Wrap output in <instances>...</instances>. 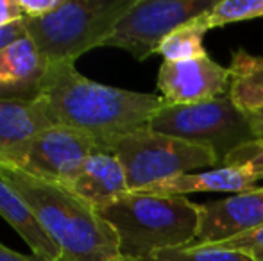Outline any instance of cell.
<instances>
[{
    "label": "cell",
    "instance_id": "cell-1",
    "mask_svg": "<svg viewBox=\"0 0 263 261\" xmlns=\"http://www.w3.org/2000/svg\"><path fill=\"white\" fill-rule=\"evenodd\" d=\"M36 102L52 126H66L106 143L117 136L149 127L165 106L161 95L138 93L95 83L73 63H50Z\"/></svg>",
    "mask_w": 263,
    "mask_h": 261
},
{
    "label": "cell",
    "instance_id": "cell-2",
    "mask_svg": "<svg viewBox=\"0 0 263 261\" xmlns=\"http://www.w3.org/2000/svg\"><path fill=\"white\" fill-rule=\"evenodd\" d=\"M0 175L25 200L61 261H124L115 229L83 197L11 167H0Z\"/></svg>",
    "mask_w": 263,
    "mask_h": 261
},
{
    "label": "cell",
    "instance_id": "cell-3",
    "mask_svg": "<svg viewBox=\"0 0 263 261\" xmlns=\"http://www.w3.org/2000/svg\"><path fill=\"white\" fill-rule=\"evenodd\" d=\"M99 213L117 233L124 261L192 245L199 231V204L186 197L129 192Z\"/></svg>",
    "mask_w": 263,
    "mask_h": 261
},
{
    "label": "cell",
    "instance_id": "cell-4",
    "mask_svg": "<svg viewBox=\"0 0 263 261\" xmlns=\"http://www.w3.org/2000/svg\"><path fill=\"white\" fill-rule=\"evenodd\" d=\"M136 0H63L42 18H25V32L50 63H76L104 47Z\"/></svg>",
    "mask_w": 263,
    "mask_h": 261
},
{
    "label": "cell",
    "instance_id": "cell-5",
    "mask_svg": "<svg viewBox=\"0 0 263 261\" xmlns=\"http://www.w3.org/2000/svg\"><path fill=\"white\" fill-rule=\"evenodd\" d=\"M117 154L127 177L129 192L143 193L163 181L192 170L220 167L217 154L206 147L161 134L149 127L117 136L106 143Z\"/></svg>",
    "mask_w": 263,
    "mask_h": 261
},
{
    "label": "cell",
    "instance_id": "cell-6",
    "mask_svg": "<svg viewBox=\"0 0 263 261\" xmlns=\"http://www.w3.org/2000/svg\"><path fill=\"white\" fill-rule=\"evenodd\" d=\"M149 129L211 149L220 167L233 150L256 139L246 113L229 95L199 104H165L149 122Z\"/></svg>",
    "mask_w": 263,
    "mask_h": 261
},
{
    "label": "cell",
    "instance_id": "cell-7",
    "mask_svg": "<svg viewBox=\"0 0 263 261\" xmlns=\"http://www.w3.org/2000/svg\"><path fill=\"white\" fill-rule=\"evenodd\" d=\"M99 149L104 147L88 132L50 126L11 149L0 167L16 168L34 179L70 186L84 161Z\"/></svg>",
    "mask_w": 263,
    "mask_h": 261
},
{
    "label": "cell",
    "instance_id": "cell-8",
    "mask_svg": "<svg viewBox=\"0 0 263 261\" xmlns=\"http://www.w3.org/2000/svg\"><path fill=\"white\" fill-rule=\"evenodd\" d=\"M215 4L217 0H136L104 47L122 49L136 61H145L170 32L208 13Z\"/></svg>",
    "mask_w": 263,
    "mask_h": 261
},
{
    "label": "cell",
    "instance_id": "cell-9",
    "mask_svg": "<svg viewBox=\"0 0 263 261\" xmlns=\"http://www.w3.org/2000/svg\"><path fill=\"white\" fill-rule=\"evenodd\" d=\"M229 68L210 56L188 61H163L158 72V90L165 104H199L229 95Z\"/></svg>",
    "mask_w": 263,
    "mask_h": 261
},
{
    "label": "cell",
    "instance_id": "cell-10",
    "mask_svg": "<svg viewBox=\"0 0 263 261\" xmlns=\"http://www.w3.org/2000/svg\"><path fill=\"white\" fill-rule=\"evenodd\" d=\"M263 226V186L199 204V231L192 247L217 245Z\"/></svg>",
    "mask_w": 263,
    "mask_h": 261
},
{
    "label": "cell",
    "instance_id": "cell-11",
    "mask_svg": "<svg viewBox=\"0 0 263 261\" xmlns=\"http://www.w3.org/2000/svg\"><path fill=\"white\" fill-rule=\"evenodd\" d=\"M50 61L29 36L0 50V98L36 101Z\"/></svg>",
    "mask_w": 263,
    "mask_h": 261
},
{
    "label": "cell",
    "instance_id": "cell-12",
    "mask_svg": "<svg viewBox=\"0 0 263 261\" xmlns=\"http://www.w3.org/2000/svg\"><path fill=\"white\" fill-rule=\"evenodd\" d=\"M66 188L83 197L97 209L106 208L129 193L124 167L117 154L107 149L95 150L84 161L81 170Z\"/></svg>",
    "mask_w": 263,
    "mask_h": 261
},
{
    "label": "cell",
    "instance_id": "cell-13",
    "mask_svg": "<svg viewBox=\"0 0 263 261\" xmlns=\"http://www.w3.org/2000/svg\"><path fill=\"white\" fill-rule=\"evenodd\" d=\"M256 177L243 167H218L208 172H190L172 177L153 186L143 193L153 195H174L184 197L188 193H202V192H229L242 193L256 188Z\"/></svg>",
    "mask_w": 263,
    "mask_h": 261
},
{
    "label": "cell",
    "instance_id": "cell-14",
    "mask_svg": "<svg viewBox=\"0 0 263 261\" xmlns=\"http://www.w3.org/2000/svg\"><path fill=\"white\" fill-rule=\"evenodd\" d=\"M0 216L24 238L34 256L43 261H61L58 247L36 222L24 198L18 195L9 183L4 181L2 175H0Z\"/></svg>",
    "mask_w": 263,
    "mask_h": 261
},
{
    "label": "cell",
    "instance_id": "cell-15",
    "mask_svg": "<svg viewBox=\"0 0 263 261\" xmlns=\"http://www.w3.org/2000/svg\"><path fill=\"white\" fill-rule=\"evenodd\" d=\"M50 126L36 101L0 98V165L11 149Z\"/></svg>",
    "mask_w": 263,
    "mask_h": 261
},
{
    "label": "cell",
    "instance_id": "cell-16",
    "mask_svg": "<svg viewBox=\"0 0 263 261\" xmlns=\"http://www.w3.org/2000/svg\"><path fill=\"white\" fill-rule=\"evenodd\" d=\"M229 97L243 113L263 108V56L236 50L229 66Z\"/></svg>",
    "mask_w": 263,
    "mask_h": 261
},
{
    "label": "cell",
    "instance_id": "cell-17",
    "mask_svg": "<svg viewBox=\"0 0 263 261\" xmlns=\"http://www.w3.org/2000/svg\"><path fill=\"white\" fill-rule=\"evenodd\" d=\"M204 29L199 25L197 18L188 24L177 27L174 32H170L159 45L158 52L165 61H188L195 59V57H204L208 56L204 45H202V36H204Z\"/></svg>",
    "mask_w": 263,
    "mask_h": 261
},
{
    "label": "cell",
    "instance_id": "cell-18",
    "mask_svg": "<svg viewBox=\"0 0 263 261\" xmlns=\"http://www.w3.org/2000/svg\"><path fill=\"white\" fill-rule=\"evenodd\" d=\"M263 16V0H222L217 2L208 13L197 18L199 25L208 32L210 29L222 27L236 22L253 20Z\"/></svg>",
    "mask_w": 263,
    "mask_h": 261
},
{
    "label": "cell",
    "instance_id": "cell-19",
    "mask_svg": "<svg viewBox=\"0 0 263 261\" xmlns=\"http://www.w3.org/2000/svg\"><path fill=\"white\" fill-rule=\"evenodd\" d=\"M138 261H254L253 256L242 251H226V249L210 247H174L163 249V251L153 252L151 256Z\"/></svg>",
    "mask_w": 263,
    "mask_h": 261
},
{
    "label": "cell",
    "instance_id": "cell-20",
    "mask_svg": "<svg viewBox=\"0 0 263 261\" xmlns=\"http://www.w3.org/2000/svg\"><path fill=\"white\" fill-rule=\"evenodd\" d=\"M222 167H243L260 181L263 179V139H254L233 150L222 161Z\"/></svg>",
    "mask_w": 263,
    "mask_h": 261
},
{
    "label": "cell",
    "instance_id": "cell-21",
    "mask_svg": "<svg viewBox=\"0 0 263 261\" xmlns=\"http://www.w3.org/2000/svg\"><path fill=\"white\" fill-rule=\"evenodd\" d=\"M210 247L226 249V251H242V252H253L256 249H263V226L254 231H249L246 234H240L236 238H231L228 242H222L217 245H210Z\"/></svg>",
    "mask_w": 263,
    "mask_h": 261
},
{
    "label": "cell",
    "instance_id": "cell-22",
    "mask_svg": "<svg viewBox=\"0 0 263 261\" xmlns=\"http://www.w3.org/2000/svg\"><path fill=\"white\" fill-rule=\"evenodd\" d=\"M25 18H42L61 6L63 0H18Z\"/></svg>",
    "mask_w": 263,
    "mask_h": 261
},
{
    "label": "cell",
    "instance_id": "cell-23",
    "mask_svg": "<svg viewBox=\"0 0 263 261\" xmlns=\"http://www.w3.org/2000/svg\"><path fill=\"white\" fill-rule=\"evenodd\" d=\"M24 20V13L18 0H0V29Z\"/></svg>",
    "mask_w": 263,
    "mask_h": 261
},
{
    "label": "cell",
    "instance_id": "cell-24",
    "mask_svg": "<svg viewBox=\"0 0 263 261\" xmlns=\"http://www.w3.org/2000/svg\"><path fill=\"white\" fill-rule=\"evenodd\" d=\"M24 36H27L24 20L16 22V24H13V25H7V27H4V29H0V50H2L4 47L11 45L13 42H16V39L24 38Z\"/></svg>",
    "mask_w": 263,
    "mask_h": 261
},
{
    "label": "cell",
    "instance_id": "cell-25",
    "mask_svg": "<svg viewBox=\"0 0 263 261\" xmlns=\"http://www.w3.org/2000/svg\"><path fill=\"white\" fill-rule=\"evenodd\" d=\"M246 118H247V124H249L251 131H253L254 138L263 139V108L246 111Z\"/></svg>",
    "mask_w": 263,
    "mask_h": 261
},
{
    "label": "cell",
    "instance_id": "cell-26",
    "mask_svg": "<svg viewBox=\"0 0 263 261\" xmlns=\"http://www.w3.org/2000/svg\"><path fill=\"white\" fill-rule=\"evenodd\" d=\"M0 261H43L40 259L38 256H27V254H22V252H16L13 249L6 247L4 244H0Z\"/></svg>",
    "mask_w": 263,
    "mask_h": 261
},
{
    "label": "cell",
    "instance_id": "cell-27",
    "mask_svg": "<svg viewBox=\"0 0 263 261\" xmlns=\"http://www.w3.org/2000/svg\"><path fill=\"white\" fill-rule=\"evenodd\" d=\"M251 256H253L254 261H263V249H256V251L249 252Z\"/></svg>",
    "mask_w": 263,
    "mask_h": 261
}]
</instances>
